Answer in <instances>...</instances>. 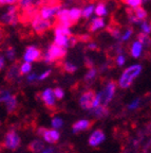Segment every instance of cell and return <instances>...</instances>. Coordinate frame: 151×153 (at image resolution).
<instances>
[{
    "mask_svg": "<svg viewBox=\"0 0 151 153\" xmlns=\"http://www.w3.org/2000/svg\"><path fill=\"white\" fill-rule=\"evenodd\" d=\"M143 1H149V0H143Z\"/></svg>",
    "mask_w": 151,
    "mask_h": 153,
    "instance_id": "db71d44e",
    "label": "cell"
},
{
    "mask_svg": "<svg viewBox=\"0 0 151 153\" xmlns=\"http://www.w3.org/2000/svg\"><path fill=\"white\" fill-rule=\"evenodd\" d=\"M115 60V63L117 66H124L126 63V59H125V55L124 54H120V55H117V56L114 59Z\"/></svg>",
    "mask_w": 151,
    "mask_h": 153,
    "instance_id": "f35d334b",
    "label": "cell"
},
{
    "mask_svg": "<svg viewBox=\"0 0 151 153\" xmlns=\"http://www.w3.org/2000/svg\"><path fill=\"white\" fill-rule=\"evenodd\" d=\"M141 29H142V33L149 35V33H151V24L147 20H144L141 22Z\"/></svg>",
    "mask_w": 151,
    "mask_h": 153,
    "instance_id": "e575fe53",
    "label": "cell"
},
{
    "mask_svg": "<svg viewBox=\"0 0 151 153\" xmlns=\"http://www.w3.org/2000/svg\"><path fill=\"white\" fill-rule=\"evenodd\" d=\"M105 27V20L103 17H95L91 20L89 26V31L90 32H96L100 29H103Z\"/></svg>",
    "mask_w": 151,
    "mask_h": 153,
    "instance_id": "d6986e66",
    "label": "cell"
},
{
    "mask_svg": "<svg viewBox=\"0 0 151 153\" xmlns=\"http://www.w3.org/2000/svg\"><path fill=\"white\" fill-rule=\"evenodd\" d=\"M95 14L99 17H104L108 15V9L105 1H99L98 4L95 7Z\"/></svg>",
    "mask_w": 151,
    "mask_h": 153,
    "instance_id": "d4e9b609",
    "label": "cell"
},
{
    "mask_svg": "<svg viewBox=\"0 0 151 153\" xmlns=\"http://www.w3.org/2000/svg\"><path fill=\"white\" fill-rule=\"evenodd\" d=\"M4 57L5 60H9L10 62H15V60H16V50H15V48L12 47V46L7 47L5 49Z\"/></svg>",
    "mask_w": 151,
    "mask_h": 153,
    "instance_id": "f546056e",
    "label": "cell"
},
{
    "mask_svg": "<svg viewBox=\"0 0 151 153\" xmlns=\"http://www.w3.org/2000/svg\"><path fill=\"white\" fill-rule=\"evenodd\" d=\"M126 13H127L128 20L131 24H141L142 22L146 20L147 16H148L147 11L145 9H143L142 7H136V9L128 7L126 10Z\"/></svg>",
    "mask_w": 151,
    "mask_h": 153,
    "instance_id": "52a82bcc",
    "label": "cell"
},
{
    "mask_svg": "<svg viewBox=\"0 0 151 153\" xmlns=\"http://www.w3.org/2000/svg\"><path fill=\"white\" fill-rule=\"evenodd\" d=\"M54 34L55 35H65V36H71L72 31L69 28H62V27H55L54 29Z\"/></svg>",
    "mask_w": 151,
    "mask_h": 153,
    "instance_id": "4dcf8cb0",
    "label": "cell"
},
{
    "mask_svg": "<svg viewBox=\"0 0 151 153\" xmlns=\"http://www.w3.org/2000/svg\"><path fill=\"white\" fill-rule=\"evenodd\" d=\"M43 54L39 48L36 46H28L26 48V51L23 53V61L26 63H33V62H38V61L43 60Z\"/></svg>",
    "mask_w": 151,
    "mask_h": 153,
    "instance_id": "9c48e42d",
    "label": "cell"
},
{
    "mask_svg": "<svg viewBox=\"0 0 151 153\" xmlns=\"http://www.w3.org/2000/svg\"><path fill=\"white\" fill-rule=\"evenodd\" d=\"M67 55V49L66 48L59 47V46L52 44L48 47L45 52L43 54V61L45 64L50 65L56 61H62Z\"/></svg>",
    "mask_w": 151,
    "mask_h": 153,
    "instance_id": "3957f363",
    "label": "cell"
},
{
    "mask_svg": "<svg viewBox=\"0 0 151 153\" xmlns=\"http://www.w3.org/2000/svg\"><path fill=\"white\" fill-rule=\"evenodd\" d=\"M20 65L18 62L15 61L11 66L7 68V72H5L4 80L9 84H12L14 82H16L18 80V76H20Z\"/></svg>",
    "mask_w": 151,
    "mask_h": 153,
    "instance_id": "7c38bea8",
    "label": "cell"
},
{
    "mask_svg": "<svg viewBox=\"0 0 151 153\" xmlns=\"http://www.w3.org/2000/svg\"><path fill=\"white\" fill-rule=\"evenodd\" d=\"M133 32H134L133 28H131V27L127 28V29H126V31L124 32V34L122 35V37H120V41H122V42H127V41H129L130 37L132 36Z\"/></svg>",
    "mask_w": 151,
    "mask_h": 153,
    "instance_id": "836d02e7",
    "label": "cell"
},
{
    "mask_svg": "<svg viewBox=\"0 0 151 153\" xmlns=\"http://www.w3.org/2000/svg\"><path fill=\"white\" fill-rule=\"evenodd\" d=\"M43 138L45 141L50 143H57L60 137V134L56 131V130H48L45 129V133H43Z\"/></svg>",
    "mask_w": 151,
    "mask_h": 153,
    "instance_id": "e0dca14e",
    "label": "cell"
},
{
    "mask_svg": "<svg viewBox=\"0 0 151 153\" xmlns=\"http://www.w3.org/2000/svg\"><path fill=\"white\" fill-rule=\"evenodd\" d=\"M18 7L19 10L24 11L30 7H36V0H18Z\"/></svg>",
    "mask_w": 151,
    "mask_h": 153,
    "instance_id": "4316f807",
    "label": "cell"
},
{
    "mask_svg": "<svg viewBox=\"0 0 151 153\" xmlns=\"http://www.w3.org/2000/svg\"><path fill=\"white\" fill-rule=\"evenodd\" d=\"M19 7L18 5H5L0 10V25L4 26H17L19 22Z\"/></svg>",
    "mask_w": 151,
    "mask_h": 153,
    "instance_id": "6da1fadb",
    "label": "cell"
},
{
    "mask_svg": "<svg viewBox=\"0 0 151 153\" xmlns=\"http://www.w3.org/2000/svg\"><path fill=\"white\" fill-rule=\"evenodd\" d=\"M18 0H4V5H17Z\"/></svg>",
    "mask_w": 151,
    "mask_h": 153,
    "instance_id": "681fc988",
    "label": "cell"
},
{
    "mask_svg": "<svg viewBox=\"0 0 151 153\" xmlns=\"http://www.w3.org/2000/svg\"><path fill=\"white\" fill-rule=\"evenodd\" d=\"M20 76H24V74H28L29 72L32 70V64L31 63H22L21 65H20Z\"/></svg>",
    "mask_w": 151,
    "mask_h": 153,
    "instance_id": "d6a6232c",
    "label": "cell"
},
{
    "mask_svg": "<svg viewBox=\"0 0 151 153\" xmlns=\"http://www.w3.org/2000/svg\"><path fill=\"white\" fill-rule=\"evenodd\" d=\"M120 1H123L125 4H127L128 7H130L131 9L139 7L143 3V0H120Z\"/></svg>",
    "mask_w": 151,
    "mask_h": 153,
    "instance_id": "1f68e13d",
    "label": "cell"
},
{
    "mask_svg": "<svg viewBox=\"0 0 151 153\" xmlns=\"http://www.w3.org/2000/svg\"><path fill=\"white\" fill-rule=\"evenodd\" d=\"M26 149L32 153L41 152L45 149V143H43V140H40V139H35V140H32L31 143H29Z\"/></svg>",
    "mask_w": 151,
    "mask_h": 153,
    "instance_id": "ac0fdd59",
    "label": "cell"
},
{
    "mask_svg": "<svg viewBox=\"0 0 151 153\" xmlns=\"http://www.w3.org/2000/svg\"><path fill=\"white\" fill-rule=\"evenodd\" d=\"M107 32L115 39H120L122 37V32H120V26L118 22H115L114 20L110 22V25L107 27Z\"/></svg>",
    "mask_w": 151,
    "mask_h": 153,
    "instance_id": "9a60e30c",
    "label": "cell"
},
{
    "mask_svg": "<svg viewBox=\"0 0 151 153\" xmlns=\"http://www.w3.org/2000/svg\"><path fill=\"white\" fill-rule=\"evenodd\" d=\"M37 98H40V100L43 101L47 110L56 112L55 110H57V106H56V103H55V96L54 93H53V89L47 88L43 93L38 94Z\"/></svg>",
    "mask_w": 151,
    "mask_h": 153,
    "instance_id": "ba28073f",
    "label": "cell"
},
{
    "mask_svg": "<svg viewBox=\"0 0 151 153\" xmlns=\"http://www.w3.org/2000/svg\"><path fill=\"white\" fill-rule=\"evenodd\" d=\"M96 99V94L93 89L86 91L79 98V105L83 110H91L93 108V103Z\"/></svg>",
    "mask_w": 151,
    "mask_h": 153,
    "instance_id": "30bf717a",
    "label": "cell"
},
{
    "mask_svg": "<svg viewBox=\"0 0 151 153\" xmlns=\"http://www.w3.org/2000/svg\"><path fill=\"white\" fill-rule=\"evenodd\" d=\"M57 66L58 67H62V69L64 70L65 72H67V74H74V72L77 70V66H76L75 64H73V63L71 62H64V63H60V64H57Z\"/></svg>",
    "mask_w": 151,
    "mask_h": 153,
    "instance_id": "cb8c5ba5",
    "label": "cell"
},
{
    "mask_svg": "<svg viewBox=\"0 0 151 153\" xmlns=\"http://www.w3.org/2000/svg\"><path fill=\"white\" fill-rule=\"evenodd\" d=\"M0 126H1V121H0Z\"/></svg>",
    "mask_w": 151,
    "mask_h": 153,
    "instance_id": "11a10c76",
    "label": "cell"
},
{
    "mask_svg": "<svg viewBox=\"0 0 151 153\" xmlns=\"http://www.w3.org/2000/svg\"><path fill=\"white\" fill-rule=\"evenodd\" d=\"M51 72H52V70H51V69L45 70V72H43V74H40V76H37V81H43V80L47 79L48 76H49L50 74H51Z\"/></svg>",
    "mask_w": 151,
    "mask_h": 153,
    "instance_id": "f6af8a7d",
    "label": "cell"
},
{
    "mask_svg": "<svg viewBox=\"0 0 151 153\" xmlns=\"http://www.w3.org/2000/svg\"><path fill=\"white\" fill-rule=\"evenodd\" d=\"M21 139L17 135L15 130H10L7 134H5L4 139H3L2 143H1V148L2 149H10V150H17L20 146Z\"/></svg>",
    "mask_w": 151,
    "mask_h": 153,
    "instance_id": "8992f818",
    "label": "cell"
},
{
    "mask_svg": "<svg viewBox=\"0 0 151 153\" xmlns=\"http://www.w3.org/2000/svg\"><path fill=\"white\" fill-rule=\"evenodd\" d=\"M5 67V57L3 54H0V71L4 69Z\"/></svg>",
    "mask_w": 151,
    "mask_h": 153,
    "instance_id": "7dc6e473",
    "label": "cell"
},
{
    "mask_svg": "<svg viewBox=\"0 0 151 153\" xmlns=\"http://www.w3.org/2000/svg\"><path fill=\"white\" fill-rule=\"evenodd\" d=\"M95 11V7L94 3H90V4L86 5L84 7V10H81V17L84 19H89L90 17L92 16V14Z\"/></svg>",
    "mask_w": 151,
    "mask_h": 153,
    "instance_id": "484cf974",
    "label": "cell"
},
{
    "mask_svg": "<svg viewBox=\"0 0 151 153\" xmlns=\"http://www.w3.org/2000/svg\"><path fill=\"white\" fill-rule=\"evenodd\" d=\"M78 42H83V43H91L92 42V37L89 35V34H81V35H78Z\"/></svg>",
    "mask_w": 151,
    "mask_h": 153,
    "instance_id": "74e56055",
    "label": "cell"
},
{
    "mask_svg": "<svg viewBox=\"0 0 151 153\" xmlns=\"http://www.w3.org/2000/svg\"><path fill=\"white\" fill-rule=\"evenodd\" d=\"M62 124H64V121H62V118H54V119L52 120V126L54 128H62Z\"/></svg>",
    "mask_w": 151,
    "mask_h": 153,
    "instance_id": "7bdbcfd3",
    "label": "cell"
},
{
    "mask_svg": "<svg viewBox=\"0 0 151 153\" xmlns=\"http://www.w3.org/2000/svg\"><path fill=\"white\" fill-rule=\"evenodd\" d=\"M37 74H29L28 76H26V80H28V82H34V81H36L37 80Z\"/></svg>",
    "mask_w": 151,
    "mask_h": 153,
    "instance_id": "c3c4849f",
    "label": "cell"
},
{
    "mask_svg": "<svg viewBox=\"0 0 151 153\" xmlns=\"http://www.w3.org/2000/svg\"><path fill=\"white\" fill-rule=\"evenodd\" d=\"M91 114L96 118H105V117H107V116H109L110 111H109L108 106L98 105V106H96V108H93Z\"/></svg>",
    "mask_w": 151,
    "mask_h": 153,
    "instance_id": "ffe728a7",
    "label": "cell"
},
{
    "mask_svg": "<svg viewBox=\"0 0 151 153\" xmlns=\"http://www.w3.org/2000/svg\"><path fill=\"white\" fill-rule=\"evenodd\" d=\"M62 4L60 5H48V4H43V7H39V11H38V14L41 18L43 19H50L52 17L56 16V14L58 13V11L62 9Z\"/></svg>",
    "mask_w": 151,
    "mask_h": 153,
    "instance_id": "8fae6325",
    "label": "cell"
},
{
    "mask_svg": "<svg viewBox=\"0 0 151 153\" xmlns=\"http://www.w3.org/2000/svg\"><path fill=\"white\" fill-rule=\"evenodd\" d=\"M84 63H85V66L88 67V68H90V69L94 67V62H93L92 59H91V57H89V56H85Z\"/></svg>",
    "mask_w": 151,
    "mask_h": 153,
    "instance_id": "b9f144b4",
    "label": "cell"
},
{
    "mask_svg": "<svg viewBox=\"0 0 151 153\" xmlns=\"http://www.w3.org/2000/svg\"><path fill=\"white\" fill-rule=\"evenodd\" d=\"M54 44L59 47L66 48L68 49V36L65 35H55L54 37Z\"/></svg>",
    "mask_w": 151,
    "mask_h": 153,
    "instance_id": "f1b7e54d",
    "label": "cell"
},
{
    "mask_svg": "<svg viewBox=\"0 0 151 153\" xmlns=\"http://www.w3.org/2000/svg\"><path fill=\"white\" fill-rule=\"evenodd\" d=\"M43 153H53V149L52 148H48L45 151H43Z\"/></svg>",
    "mask_w": 151,
    "mask_h": 153,
    "instance_id": "816d5d0a",
    "label": "cell"
},
{
    "mask_svg": "<svg viewBox=\"0 0 151 153\" xmlns=\"http://www.w3.org/2000/svg\"><path fill=\"white\" fill-rule=\"evenodd\" d=\"M53 22L51 20L48 19H43L39 16V14L36 15L31 22V27L32 30L35 32L38 35H43V33H45L47 31H49L50 29L53 28Z\"/></svg>",
    "mask_w": 151,
    "mask_h": 153,
    "instance_id": "5b68a950",
    "label": "cell"
},
{
    "mask_svg": "<svg viewBox=\"0 0 151 153\" xmlns=\"http://www.w3.org/2000/svg\"><path fill=\"white\" fill-rule=\"evenodd\" d=\"M10 96H11L10 91H5V89H3V91H0V102H2V101L4 102V101L9 98Z\"/></svg>",
    "mask_w": 151,
    "mask_h": 153,
    "instance_id": "ab89813d",
    "label": "cell"
},
{
    "mask_svg": "<svg viewBox=\"0 0 151 153\" xmlns=\"http://www.w3.org/2000/svg\"><path fill=\"white\" fill-rule=\"evenodd\" d=\"M105 139V134L102 130H96V131L93 132V134L90 136L89 138V145L92 147H95V146H98L99 143L104 141Z\"/></svg>",
    "mask_w": 151,
    "mask_h": 153,
    "instance_id": "2e32d148",
    "label": "cell"
},
{
    "mask_svg": "<svg viewBox=\"0 0 151 153\" xmlns=\"http://www.w3.org/2000/svg\"><path fill=\"white\" fill-rule=\"evenodd\" d=\"M78 43V38L77 36L71 35L68 37V48H74Z\"/></svg>",
    "mask_w": 151,
    "mask_h": 153,
    "instance_id": "d590c367",
    "label": "cell"
},
{
    "mask_svg": "<svg viewBox=\"0 0 151 153\" xmlns=\"http://www.w3.org/2000/svg\"><path fill=\"white\" fill-rule=\"evenodd\" d=\"M139 104H141V99H135L130 104H128V108L129 110H136L139 106Z\"/></svg>",
    "mask_w": 151,
    "mask_h": 153,
    "instance_id": "60d3db41",
    "label": "cell"
},
{
    "mask_svg": "<svg viewBox=\"0 0 151 153\" xmlns=\"http://www.w3.org/2000/svg\"><path fill=\"white\" fill-rule=\"evenodd\" d=\"M97 72H98V70L95 67L89 69V71L85 74V78H84V82H85L86 85H91L95 81V79H96L97 76Z\"/></svg>",
    "mask_w": 151,
    "mask_h": 153,
    "instance_id": "44dd1931",
    "label": "cell"
},
{
    "mask_svg": "<svg viewBox=\"0 0 151 153\" xmlns=\"http://www.w3.org/2000/svg\"><path fill=\"white\" fill-rule=\"evenodd\" d=\"M86 49H87V50H91V51H98L99 47H98V45H97V44L94 43V42H91V43H89L87 45Z\"/></svg>",
    "mask_w": 151,
    "mask_h": 153,
    "instance_id": "ee69618b",
    "label": "cell"
},
{
    "mask_svg": "<svg viewBox=\"0 0 151 153\" xmlns=\"http://www.w3.org/2000/svg\"><path fill=\"white\" fill-rule=\"evenodd\" d=\"M0 5H1V7H4V0H0Z\"/></svg>",
    "mask_w": 151,
    "mask_h": 153,
    "instance_id": "f5cc1de1",
    "label": "cell"
},
{
    "mask_svg": "<svg viewBox=\"0 0 151 153\" xmlns=\"http://www.w3.org/2000/svg\"><path fill=\"white\" fill-rule=\"evenodd\" d=\"M69 17L72 24L75 25L81 17V10L79 7H72L71 10H69Z\"/></svg>",
    "mask_w": 151,
    "mask_h": 153,
    "instance_id": "603a6c76",
    "label": "cell"
},
{
    "mask_svg": "<svg viewBox=\"0 0 151 153\" xmlns=\"http://www.w3.org/2000/svg\"><path fill=\"white\" fill-rule=\"evenodd\" d=\"M53 93H54V96H55V98L58 99V100H62V98H64V91H62L60 87H55L54 89H53Z\"/></svg>",
    "mask_w": 151,
    "mask_h": 153,
    "instance_id": "8d00e7d4",
    "label": "cell"
},
{
    "mask_svg": "<svg viewBox=\"0 0 151 153\" xmlns=\"http://www.w3.org/2000/svg\"><path fill=\"white\" fill-rule=\"evenodd\" d=\"M142 72V66L139 64L132 65V66L128 67L124 70V72L122 74L119 81H118V85L120 88L126 89L128 87L131 86V84L133 83L134 79Z\"/></svg>",
    "mask_w": 151,
    "mask_h": 153,
    "instance_id": "7a4b0ae2",
    "label": "cell"
},
{
    "mask_svg": "<svg viewBox=\"0 0 151 153\" xmlns=\"http://www.w3.org/2000/svg\"><path fill=\"white\" fill-rule=\"evenodd\" d=\"M142 50H143V45L139 42L135 41L133 42V44L131 45V48H130V53L133 57L135 59H139L142 54Z\"/></svg>",
    "mask_w": 151,
    "mask_h": 153,
    "instance_id": "7402d4cb",
    "label": "cell"
},
{
    "mask_svg": "<svg viewBox=\"0 0 151 153\" xmlns=\"http://www.w3.org/2000/svg\"><path fill=\"white\" fill-rule=\"evenodd\" d=\"M141 153H151V139L145 143L144 147H143V149H142V152H141Z\"/></svg>",
    "mask_w": 151,
    "mask_h": 153,
    "instance_id": "bcb514c9",
    "label": "cell"
},
{
    "mask_svg": "<svg viewBox=\"0 0 151 153\" xmlns=\"http://www.w3.org/2000/svg\"><path fill=\"white\" fill-rule=\"evenodd\" d=\"M4 33H5V32L3 31L2 29H1V27H0V45L2 44L3 39H4Z\"/></svg>",
    "mask_w": 151,
    "mask_h": 153,
    "instance_id": "f907efd6",
    "label": "cell"
},
{
    "mask_svg": "<svg viewBox=\"0 0 151 153\" xmlns=\"http://www.w3.org/2000/svg\"><path fill=\"white\" fill-rule=\"evenodd\" d=\"M116 91V83L114 81H110L106 84V86L104 87L100 94L97 96L98 99L99 105L102 106H108V104L110 103V101L113 99L114 95H115Z\"/></svg>",
    "mask_w": 151,
    "mask_h": 153,
    "instance_id": "277c9868",
    "label": "cell"
},
{
    "mask_svg": "<svg viewBox=\"0 0 151 153\" xmlns=\"http://www.w3.org/2000/svg\"><path fill=\"white\" fill-rule=\"evenodd\" d=\"M94 123H95L94 119L78 120L75 123H73V126H72V131L75 134L79 133V132H83V131H87V130H89Z\"/></svg>",
    "mask_w": 151,
    "mask_h": 153,
    "instance_id": "4fadbf2b",
    "label": "cell"
},
{
    "mask_svg": "<svg viewBox=\"0 0 151 153\" xmlns=\"http://www.w3.org/2000/svg\"><path fill=\"white\" fill-rule=\"evenodd\" d=\"M136 41L139 42L143 46H146V47L151 46V37L148 34H145L141 32V33H139L136 35Z\"/></svg>",
    "mask_w": 151,
    "mask_h": 153,
    "instance_id": "83f0119b",
    "label": "cell"
},
{
    "mask_svg": "<svg viewBox=\"0 0 151 153\" xmlns=\"http://www.w3.org/2000/svg\"><path fill=\"white\" fill-rule=\"evenodd\" d=\"M5 108L10 115L16 114L17 108H18V102H17V97L16 95H11L7 100L4 101Z\"/></svg>",
    "mask_w": 151,
    "mask_h": 153,
    "instance_id": "5bb4252c",
    "label": "cell"
}]
</instances>
